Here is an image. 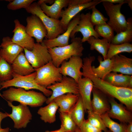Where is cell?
Instances as JSON below:
<instances>
[{"label":"cell","instance_id":"cell-1","mask_svg":"<svg viewBox=\"0 0 132 132\" xmlns=\"http://www.w3.org/2000/svg\"><path fill=\"white\" fill-rule=\"evenodd\" d=\"M1 96L7 100L12 102L16 101L20 104L28 105L31 107L42 106L45 102L47 98L43 93L33 90L27 91L21 88L12 87L2 92Z\"/></svg>","mask_w":132,"mask_h":132},{"label":"cell","instance_id":"cell-2","mask_svg":"<svg viewBox=\"0 0 132 132\" xmlns=\"http://www.w3.org/2000/svg\"><path fill=\"white\" fill-rule=\"evenodd\" d=\"M48 49L52 63L56 67H59L63 61L72 56H82L84 48L81 38L77 37L72 39L71 43L67 45Z\"/></svg>","mask_w":132,"mask_h":132},{"label":"cell","instance_id":"cell-3","mask_svg":"<svg viewBox=\"0 0 132 132\" xmlns=\"http://www.w3.org/2000/svg\"><path fill=\"white\" fill-rule=\"evenodd\" d=\"M36 75L35 71L25 76L20 75L13 72L12 78L11 79L0 83L1 86L0 90L13 87L22 88L26 90L36 89L42 92L46 97H50L52 94V91L40 86L36 83L35 80Z\"/></svg>","mask_w":132,"mask_h":132},{"label":"cell","instance_id":"cell-4","mask_svg":"<svg viewBox=\"0 0 132 132\" xmlns=\"http://www.w3.org/2000/svg\"><path fill=\"white\" fill-rule=\"evenodd\" d=\"M25 10L28 13L37 16L42 21L47 31L46 39L55 38L65 32L61 25L60 20L47 16L43 12L37 2L32 3Z\"/></svg>","mask_w":132,"mask_h":132},{"label":"cell","instance_id":"cell-5","mask_svg":"<svg viewBox=\"0 0 132 132\" xmlns=\"http://www.w3.org/2000/svg\"><path fill=\"white\" fill-rule=\"evenodd\" d=\"M100 3L99 0H69L67 7L62 10L60 14V21L62 27L66 31L69 22L81 11Z\"/></svg>","mask_w":132,"mask_h":132},{"label":"cell","instance_id":"cell-6","mask_svg":"<svg viewBox=\"0 0 132 132\" xmlns=\"http://www.w3.org/2000/svg\"><path fill=\"white\" fill-rule=\"evenodd\" d=\"M34 69L36 73L35 82L40 86L45 88L61 81L62 78L63 76L60 73L59 67L55 66L52 61Z\"/></svg>","mask_w":132,"mask_h":132},{"label":"cell","instance_id":"cell-7","mask_svg":"<svg viewBox=\"0 0 132 132\" xmlns=\"http://www.w3.org/2000/svg\"><path fill=\"white\" fill-rule=\"evenodd\" d=\"M102 5L109 20L107 23L117 33L125 30L127 27V22L125 16L121 11L122 6L124 3L114 4L103 2Z\"/></svg>","mask_w":132,"mask_h":132},{"label":"cell","instance_id":"cell-8","mask_svg":"<svg viewBox=\"0 0 132 132\" xmlns=\"http://www.w3.org/2000/svg\"><path fill=\"white\" fill-rule=\"evenodd\" d=\"M23 49L26 57L34 69L39 68L52 61L47 48L42 43H35L31 50Z\"/></svg>","mask_w":132,"mask_h":132},{"label":"cell","instance_id":"cell-9","mask_svg":"<svg viewBox=\"0 0 132 132\" xmlns=\"http://www.w3.org/2000/svg\"><path fill=\"white\" fill-rule=\"evenodd\" d=\"M52 92L51 95L47 98L46 103L48 104L56 97L68 93L79 95L77 83L72 78L63 76L61 80L47 87Z\"/></svg>","mask_w":132,"mask_h":132},{"label":"cell","instance_id":"cell-10","mask_svg":"<svg viewBox=\"0 0 132 132\" xmlns=\"http://www.w3.org/2000/svg\"><path fill=\"white\" fill-rule=\"evenodd\" d=\"M9 106L12 109V112L8 117L13 121L14 128L19 129L25 128L32 119V115L27 106L20 104L14 106L12 102L6 100Z\"/></svg>","mask_w":132,"mask_h":132},{"label":"cell","instance_id":"cell-11","mask_svg":"<svg viewBox=\"0 0 132 132\" xmlns=\"http://www.w3.org/2000/svg\"><path fill=\"white\" fill-rule=\"evenodd\" d=\"M91 13L89 12L86 14H80V19L78 24L72 30L70 37L72 39L75 37V33L80 32L83 36L81 39L82 43L87 41L91 36H93L96 38H99L100 37L97 33L90 21Z\"/></svg>","mask_w":132,"mask_h":132},{"label":"cell","instance_id":"cell-12","mask_svg":"<svg viewBox=\"0 0 132 132\" xmlns=\"http://www.w3.org/2000/svg\"><path fill=\"white\" fill-rule=\"evenodd\" d=\"M83 65V60L81 57L72 56L68 61H65L62 63L59 67L60 73L63 76L72 78L77 83L82 76L80 70Z\"/></svg>","mask_w":132,"mask_h":132},{"label":"cell","instance_id":"cell-13","mask_svg":"<svg viewBox=\"0 0 132 132\" xmlns=\"http://www.w3.org/2000/svg\"><path fill=\"white\" fill-rule=\"evenodd\" d=\"M27 24L26 31L31 37L36 39L37 43H41L44 37H46V29L39 18L35 15H32L26 19Z\"/></svg>","mask_w":132,"mask_h":132},{"label":"cell","instance_id":"cell-14","mask_svg":"<svg viewBox=\"0 0 132 132\" xmlns=\"http://www.w3.org/2000/svg\"><path fill=\"white\" fill-rule=\"evenodd\" d=\"M14 28L12 31L13 35L12 38L13 42L23 48L31 50L35 44L34 39L27 33L25 27L20 23L18 19L14 21Z\"/></svg>","mask_w":132,"mask_h":132},{"label":"cell","instance_id":"cell-15","mask_svg":"<svg viewBox=\"0 0 132 132\" xmlns=\"http://www.w3.org/2000/svg\"><path fill=\"white\" fill-rule=\"evenodd\" d=\"M80 16V13L76 16L68 24L66 30L63 33L52 39H47L43 40L42 43L47 48L63 47L69 44V39L74 27L78 23Z\"/></svg>","mask_w":132,"mask_h":132},{"label":"cell","instance_id":"cell-16","mask_svg":"<svg viewBox=\"0 0 132 132\" xmlns=\"http://www.w3.org/2000/svg\"><path fill=\"white\" fill-rule=\"evenodd\" d=\"M0 47L1 57L11 64L23 51L22 47L13 42L11 38L8 36L2 38Z\"/></svg>","mask_w":132,"mask_h":132},{"label":"cell","instance_id":"cell-17","mask_svg":"<svg viewBox=\"0 0 132 132\" xmlns=\"http://www.w3.org/2000/svg\"><path fill=\"white\" fill-rule=\"evenodd\" d=\"M92 93L93 98L91 100L92 111L100 115L107 112L110 108L109 96L94 86Z\"/></svg>","mask_w":132,"mask_h":132},{"label":"cell","instance_id":"cell-18","mask_svg":"<svg viewBox=\"0 0 132 132\" xmlns=\"http://www.w3.org/2000/svg\"><path fill=\"white\" fill-rule=\"evenodd\" d=\"M109 100L110 108L107 113L110 118L116 119L121 122L126 124L132 122V115L131 111L122 104L118 103L115 98L109 97Z\"/></svg>","mask_w":132,"mask_h":132},{"label":"cell","instance_id":"cell-19","mask_svg":"<svg viewBox=\"0 0 132 132\" xmlns=\"http://www.w3.org/2000/svg\"><path fill=\"white\" fill-rule=\"evenodd\" d=\"M79 95L81 98L86 112L92 111L91 105V94L94 85L89 78L86 77L80 78L77 82Z\"/></svg>","mask_w":132,"mask_h":132},{"label":"cell","instance_id":"cell-20","mask_svg":"<svg viewBox=\"0 0 132 132\" xmlns=\"http://www.w3.org/2000/svg\"><path fill=\"white\" fill-rule=\"evenodd\" d=\"M69 0H55L53 4L49 6L42 1L37 2L43 12L48 17L59 20L62 9L67 7Z\"/></svg>","mask_w":132,"mask_h":132},{"label":"cell","instance_id":"cell-21","mask_svg":"<svg viewBox=\"0 0 132 132\" xmlns=\"http://www.w3.org/2000/svg\"><path fill=\"white\" fill-rule=\"evenodd\" d=\"M111 59L112 61V72L123 74L132 75V59L121 54L115 55Z\"/></svg>","mask_w":132,"mask_h":132},{"label":"cell","instance_id":"cell-22","mask_svg":"<svg viewBox=\"0 0 132 132\" xmlns=\"http://www.w3.org/2000/svg\"><path fill=\"white\" fill-rule=\"evenodd\" d=\"M11 66L13 72L22 76L27 75L35 71L23 52L15 58Z\"/></svg>","mask_w":132,"mask_h":132},{"label":"cell","instance_id":"cell-23","mask_svg":"<svg viewBox=\"0 0 132 132\" xmlns=\"http://www.w3.org/2000/svg\"><path fill=\"white\" fill-rule=\"evenodd\" d=\"M79 97V95L68 93L58 96L52 101L58 105L59 112L69 113L77 101Z\"/></svg>","mask_w":132,"mask_h":132},{"label":"cell","instance_id":"cell-24","mask_svg":"<svg viewBox=\"0 0 132 132\" xmlns=\"http://www.w3.org/2000/svg\"><path fill=\"white\" fill-rule=\"evenodd\" d=\"M104 80L111 84L117 87L132 88V76L118 74L112 72L105 77Z\"/></svg>","mask_w":132,"mask_h":132},{"label":"cell","instance_id":"cell-25","mask_svg":"<svg viewBox=\"0 0 132 132\" xmlns=\"http://www.w3.org/2000/svg\"><path fill=\"white\" fill-rule=\"evenodd\" d=\"M58 108L57 104L52 101L47 105L40 108L37 113L40 116L41 120L44 122L52 123L56 121V114Z\"/></svg>","mask_w":132,"mask_h":132},{"label":"cell","instance_id":"cell-26","mask_svg":"<svg viewBox=\"0 0 132 132\" xmlns=\"http://www.w3.org/2000/svg\"><path fill=\"white\" fill-rule=\"evenodd\" d=\"M90 45V49L95 50L102 56L104 60L106 59L107 53L110 44L106 39L90 37L87 41Z\"/></svg>","mask_w":132,"mask_h":132},{"label":"cell","instance_id":"cell-27","mask_svg":"<svg viewBox=\"0 0 132 132\" xmlns=\"http://www.w3.org/2000/svg\"><path fill=\"white\" fill-rule=\"evenodd\" d=\"M98 59L99 64V66L96 67L92 66L91 69L97 76L104 80L107 75L112 72V61L111 59H106L103 61L100 56H98Z\"/></svg>","mask_w":132,"mask_h":132},{"label":"cell","instance_id":"cell-28","mask_svg":"<svg viewBox=\"0 0 132 132\" xmlns=\"http://www.w3.org/2000/svg\"><path fill=\"white\" fill-rule=\"evenodd\" d=\"M127 27L126 29L114 36L110 44H118L129 43L132 41V18L130 17L127 20Z\"/></svg>","mask_w":132,"mask_h":132},{"label":"cell","instance_id":"cell-29","mask_svg":"<svg viewBox=\"0 0 132 132\" xmlns=\"http://www.w3.org/2000/svg\"><path fill=\"white\" fill-rule=\"evenodd\" d=\"M85 112L80 95L77 101L69 113L71 117L77 126L79 128L85 120Z\"/></svg>","mask_w":132,"mask_h":132},{"label":"cell","instance_id":"cell-30","mask_svg":"<svg viewBox=\"0 0 132 132\" xmlns=\"http://www.w3.org/2000/svg\"><path fill=\"white\" fill-rule=\"evenodd\" d=\"M61 124L60 129L63 132H75L77 126L69 113L59 112Z\"/></svg>","mask_w":132,"mask_h":132},{"label":"cell","instance_id":"cell-31","mask_svg":"<svg viewBox=\"0 0 132 132\" xmlns=\"http://www.w3.org/2000/svg\"><path fill=\"white\" fill-rule=\"evenodd\" d=\"M106 126L112 132H126V123L121 122L119 123L112 120L106 112L101 115Z\"/></svg>","mask_w":132,"mask_h":132},{"label":"cell","instance_id":"cell-32","mask_svg":"<svg viewBox=\"0 0 132 132\" xmlns=\"http://www.w3.org/2000/svg\"><path fill=\"white\" fill-rule=\"evenodd\" d=\"M132 51V44L129 43L115 44H110L106 59H110L114 56L123 52L129 53Z\"/></svg>","mask_w":132,"mask_h":132},{"label":"cell","instance_id":"cell-33","mask_svg":"<svg viewBox=\"0 0 132 132\" xmlns=\"http://www.w3.org/2000/svg\"><path fill=\"white\" fill-rule=\"evenodd\" d=\"M13 72L11 64L1 57L0 58V82L11 79L12 78Z\"/></svg>","mask_w":132,"mask_h":132},{"label":"cell","instance_id":"cell-34","mask_svg":"<svg viewBox=\"0 0 132 132\" xmlns=\"http://www.w3.org/2000/svg\"><path fill=\"white\" fill-rule=\"evenodd\" d=\"M94 30L100 36H101L111 43L114 36V31L107 23L95 26Z\"/></svg>","mask_w":132,"mask_h":132},{"label":"cell","instance_id":"cell-35","mask_svg":"<svg viewBox=\"0 0 132 132\" xmlns=\"http://www.w3.org/2000/svg\"><path fill=\"white\" fill-rule=\"evenodd\" d=\"M87 112L88 113L87 120L90 124L104 132L108 130L103 121L101 115L95 113L91 110H88Z\"/></svg>","mask_w":132,"mask_h":132},{"label":"cell","instance_id":"cell-36","mask_svg":"<svg viewBox=\"0 0 132 132\" xmlns=\"http://www.w3.org/2000/svg\"><path fill=\"white\" fill-rule=\"evenodd\" d=\"M94 6L89 9H91L92 12L90 16V21L93 25L96 26L101 24L106 23L108 19L105 17L103 14Z\"/></svg>","mask_w":132,"mask_h":132},{"label":"cell","instance_id":"cell-37","mask_svg":"<svg viewBox=\"0 0 132 132\" xmlns=\"http://www.w3.org/2000/svg\"><path fill=\"white\" fill-rule=\"evenodd\" d=\"M35 1L34 0H11L7 6V8L10 10H15L22 8L25 9Z\"/></svg>","mask_w":132,"mask_h":132},{"label":"cell","instance_id":"cell-38","mask_svg":"<svg viewBox=\"0 0 132 132\" xmlns=\"http://www.w3.org/2000/svg\"><path fill=\"white\" fill-rule=\"evenodd\" d=\"M79 128L81 132H102L90 124L87 120H85Z\"/></svg>","mask_w":132,"mask_h":132},{"label":"cell","instance_id":"cell-39","mask_svg":"<svg viewBox=\"0 0 132 132\" xmlns=\"http://www.w3.org/2000/svg\"><path fill=\"white\" fill-rule=\"evenodd\" d=\"M100 3L103 2L110 3L112 4H117L121 3H127L126 0H100Z\"/></svg>","mask_w":132,"mask_h":132},{"label":"cell","instance_id":"cell-40","mask_svg":"<svg viewBox=\"0 0 132 132\" xmlns=\"http://www.w3.org/2000/svg\"><path fill=\"white\" fill-rule=\"evenodd\" d=\"M9 114L7 113H3L0 111V129L1 128V122L2 120L5 118L8 117Z\"/></svg>","mask_w":132,"mask_h":132},{"label":"cell","instance_id":"cell-41","mask_svg":"<svg viewBox=\"0 0 132 132\" xmlns=\"http://www.w3.org/2000/svg\"><path fill=\"white\" fill-rule=\"evenodd\" d=\"M126 132H132V122L128 123L126 128Z\"/></svg>","mask_w":132,"mask_h":132},{"label":"cell","instance_id":"cell-42","mask_svg":"<svg viewBox=\"0 0 132 132\" xmlns=\"http://www.w3.org/2000/svg\"><path fill=\"white\" fill-rule=\"evenodd\" d=\"M45 4L49 3L50 4L52 5L53 3L55 0H41Z\"/></svg>","mask_w":132,"mask_h":132},{"label":"cell","instance_id":"cell-43","mask_svg":"<svg viewBox=\"0 0 132 132\" xmlns=\"http://www.w3.org/2000/svg\"><path fill=\"white\" fill-rule=\"evenodd\" d=\"M10 128L7 127L5 128L0 129V132H9L10 131Z\"/></svg>","mask_w":132,"mask_h":132},{"label":"cell","instance_id":"cell-44","mask_svg":"<svg viewBox=\"0 0 132 132\" xmlns=\"http://www.w3.org/2000/svg\"><path fill=\"white\" fill-rule=\"evenodd\" d=\"M127 3L128 4V5L130 7L131 10H132V0H126Z\"/></svg>","mask_w":132,"mask_h":132},{"label":"cell","instance_id":"cell-45","mask_svg":"<svg viewBox=\"0 0 132 132\" xmlns=\"http://www.w3.org/2000/svg\"><path fill=\"white\" fill-rule=\"evenodd\" d=\"M45 132H63L60 129L54 131H46Z\"/></svg>","mask_w":132,"mask_h":132},{"label":"cell","instance_id":"cell-46","mask_svg":"<svg viewBox=\"0 0 132 132\" xmlns=\"http://www.w3.org/2000/svg\"><path fill=\"white\" fill-rule=\"evenodd\" d=\"M75 132H81L79 128L77 127Z\"/></svg>","mask_w":132,"mask_h":132},{"label":"cell","instance_id":"cell-47","mask_svg":"<svg viewBox=\"0 0 132 132\" xmlns=\"http://www.w3.org/2000/svg\"><path fill=\"white\" fill-rule=\"evenodd\" d=\"M106 132H112L110 130H108Z\"/></svg>","mask_w":132,"mask_h":132},{"label":"cell","instance_id":"cell-48","mask_svg":"<svg viewBox=\"0 0 132 132\" xmlns=\"http://www.w3.org/2000/svg\"><path fill=\"white\" fill-rule=\"evenodd\" d=\"M1 87V86H0V88Z\"/></svg>","mask_w":132,"mask_h":132},{"label":"cell","instance_id":"cell-49","mask_svg":"<svg viewBox=\"0 0 132 132\" xmlns=\"http://www.w3.org/2000/svg\"><path fill=\"white\" fill-rule=\"evenodd\" d=\"M1 57L0 55V58Z\"/></svg>","mask_w":132,"mask_h":132}]
</instances>
